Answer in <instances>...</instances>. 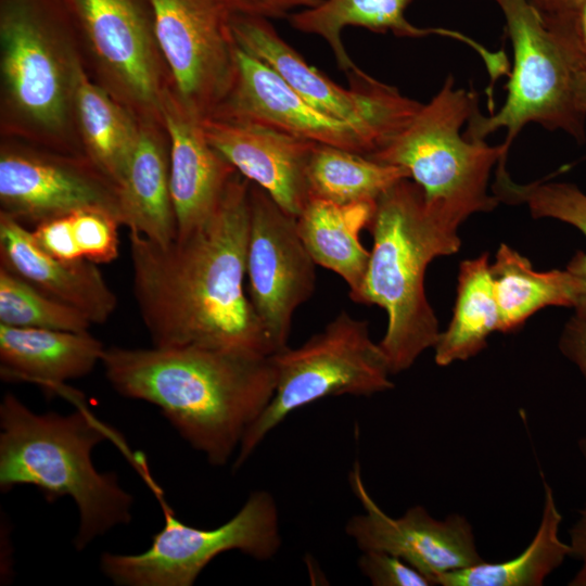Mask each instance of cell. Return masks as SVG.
<instances>
[{
	"label": "cell",
	"mask_w": 586,
	"mask_h": 586,
	"mask_svg": "<svg viewBox=\"0 0 586 586\" xmlns=\"http://www.w3.org/2000/svg\"><path fill=\"white\" fill-rule=\"evenodd\" d=\"M569 545L571 557L577 560L586 559V504L578 511L577 519L569 528Z\"/></svg>",
	"instance_id": "36"
},
{
	"label": "cell",
	"mask_w": 586,
	"mask_h": 586,
	"mask_svg": "<svg viewBox=\"0 0 586 586\" xmlns=\"http://www.w3.org/2000/svg\"><path fill=\"white\" fill-rule=\"evenodd\" d=\"M544 505L538 528L527 547L517 557L502 562L483 561L438 575L442 586H540L547 576L571 557L569 543L560 539L562 514L553 491L540 472Z\"/></svg>",
	"instance_id": "25"
},
{
	"label": "cell",
	"mask_w": 586,
	"mask_h": 586,
	"mask_svg": "<svg viewBox=\"0 0 586 586\" xmlns=\"http://www.w3.org/2000/svg\"><path fill=\"white\" fill-rule=\"evenodd\" d=\"M477 103L475 91L457 88L453 75H448L434 97L369 158L403 167L426 201L466 219L493 211L499 200L488 193V180L510 149L504 142L491 145L461 132Z\"/></svg>",
	"instance_id": "6"
},
{
	"label": "cell",
	"mask_w": 586,
	"mask_h": 586,
	"mask_svg": "<svg viewBox=\"0 0 586 586\" xmlns=\"http://www.w3.org/2000/svg\"><path fill=\"white\" fill-rule=\"evenodd\" d=\"M89 77L139 119L161 120L170 76L152 0H64Z\"/></svg>",
	"instance_id": "9"
},
{
	"label": "cell",
	"mask_w": 586,
	"mask_h": 586,
	"mask_svg": "<svg viewBox=\"0 0 586 586\" xmlns=\"http://www.w3.org/2000/svg\"><path fill=\"white\" fill-rule=\"evenodd\" d=\"M164 525L146 550L136 555L104 552L102 573L117 586H191L217 556L238 550L265 561L281 547L278 508L266 491L252 493L226 523L199 528L164 507Z\"/></svg>",
	"instance_id": "10"
},
{
	"label": "cell",
	"mask_w": 586,
	"mask_h": 586,
	"mask_svg": "<svg viewBox=\"0 0 586 586\" xmlns=\"http://www.w3.org/2000/svg\"><path fill=\"white\" fill-rule=\"evenodd\" d=\"M569 586H586V559L582 561V566L568 583Z\"/></svg>",
	"instance_id": "40"
},
{
	"label": "cell",
	"mask_w": 586,
	"mask_h": 586,
	"mask_svg": "<svg viewBox=\"0 0 586 586\" xmlns=\"http://www.w3.org/2000/svg\"><path fill=\"white\" fill-rule=\"evenodd\" d=\"M86 74L64 0H0V137L85 155L75 98Z\"/></svg>",
	"instance_id": "4"
},
{
	"label": "cell",
	"mask_w": 586,
	"mask_h": 586,
	"mask_svg": "<svg viewBox=\"0 0 586 586\" xmlns=\"http://www.w3.org/2000/svg\"><path fill=\"white\" fill-rule=\"evenodd\" d=\"M466 220L441 204L426 201L422 189L405 178L377 201L368 230L373 238L370 259L355 303L378 305L387 327L379 342L392 374L409 369L434 347L438 321L424 290L429 264L459 251Z\"/></svg>",
	"instance_id": "3"
},
{
	"label": "cell",
	"mask_w": 586,
	"mask_h": 586,
	"mask_svg": "<svg viewBox=\"0 0 586 586\" xmlns=\"http://www.w3.org/2000/svg\"><path fill=\"white\" fill-rule=\"evenodd\" d=\"M500 8L512 47L507 97L501 107L483 115L479 107L467 123L464 136L485 140L506 129L502 141L509 149L531 123L561 130L583 143L586 116L574 97L573 63L560 39L546 24L531 0H494Z\"/></svg>",
	"instance_id": "8"
},
{
	"label": "cell",
	"mask_w": 586,
	"mask_h": 586,
	"mask_svg": "<svg viewBox=\"0 0 586 586\" xmlns=\"http://www.w3.org/2000/svg\"><path fill=\"white\" fill-rule=\"evenodd\" d=\"M491 272L500 332L520 329L532 315L547 306L586 310V281L569 268L536 271L526 257L501 243Z\"/></svg>",
	"instance_id": "23"
},
{
	"label": "cell",
	"mask_w": 586,
	"mask_h": 586,
	"mask_svg": "<svg viewBox=\"0 0 586 586\" xmlns=\"http://www.w3.org/2000/svg\"><path fill=\"white\" fill-rule=\"evenodd\" d=\"M75 240L82 258L94 264H107L118 257L116 217L100 209H79L71 213Z\"/></svg>",
	"instance_id": "31"
},
{
	"label": "cell",
	"mask_w": 586,
	"mask_h": 586,
	"mask_svg": "<svg viewBox=\"0 0 586 586\" xmlns=\"http://www.w3.org/2000/svg\"><path fill=\"white\" fill-rule=\"evenodd\" d=\"M233 13L265 18L289 17L302 9L313 8L322 0H224Z\"/></svg>",
	"instance_id": "34"
},
{
	"label": "cell",
	"mask_w": 586,
	"mask_h": 586,
	"mask_svg": "<svg viewBox=\"0 0 586 586\" xmlns=\"http://www.w3.org/2000/svg\"><path fill=\"white\" fill-rule=\"evenodd\" d=\"M231 27L240 49L275 71L313 106L370 129L382 139L383 146L422 105L364 71L348 77V89L339 86L309 65L282 39L268 18L232 13Z\"/></svg>",
	"instance_id": "11"
},
{
	"label": "cell",
	"mask_w": 586,
	"mask_h": 586,
	"mask_svg": "<svg viewBox=\"0 0 586 586\" xmlns=\"http://www.w3.org/2000/svg\"><path fill=\"white\" fill-rule=\"evenodd\" d=\"M35 243L47 254L63 260L85 259L75 240L71 214L39 222L31 230Z\"/></svg>",
	"instance_id": "33"
},
{
	"label": "cell",
	"mask_w": 586,
	"mask_h": 586,
	"mask_svg": "<svg viewBox=\"0 0 586 586\" xmlns=\"http://www.w3.org/2000/svg\"><path fill=\"white\" fill-rule=\"evenodd\" d=\"M493 192L499 202L526 205L534 218H555L586 235V194L573 183L545 180L517 183L506 169V161H501L496 165ZM566 268L586 281V253L577 252Z\"/></svg>",
	"instance_id": "29"
},
{
	"label": "cell",
	"mask_w": 586,
	"mask_h": 586,
	"mask_svg": "<svg viewBox=\"0 0 586 586\" xmlns=\"http://www.w3.org/2000/svg\"><path fill=\"white\" fill-rule=\"evenodd\" d=\"M271 357L273 395L244 435L233 469L293 411L330 396H371L394 387L387 359L370 337L368 322L344 310L301 346H285Z\"/></svg>",
	"instance_id": "7"
},
{
	"label": "cell",
	"mask_w": 586,
	"mask_h": 586,
	"mask_svg": "<svg viewBox=\"0 0 586 586\" xmlns=\"http://www.w3.org/2000/svg\"><path fill=\"white\" fill-rule=\"evenodd\" d=\"M357 565L374 586H431L432 582L394 555L383 551H361Z\"/></svg>",
	"instance_id": "32"
},
{
	"label": "cell",
	"mask_w": 586,
	"mask_h": 586,
	"mask_svg": "<svg viewBox=\"0 0 586 586\" xmlns=\"http://www.w3.org/2000/svg\"><path fill=\"white\" fill-rule=\"evenodd\" d=\"M315 265L298 233L296 217L250 181V301L277 352L288 346L293 315L314 292Z\"/></svg>",
	"instance_id": "14"
},
{
	"label": "cell",
	"mask_w": 586,
	"mask_h": 586,
	"mask_svg": "<svg viewBox=\"0 0 586 586\" xmlns=\"http://www.w3.org/2000/svg\"><path fill=\"white\" fill-rule=\"evenodd\" d=\"M375 202L339 204L310 198L296 217L298 233L316 265L339 275L355 294L365 278L370 252L359 234L367 229Z\"/></svg>",
	"instance_id": "24"
},
{
	"label": "cell",
	"mask_w": 586,
	"mask_h": 586,
	"mask_svg": "<svg viewBox=\"0 0 586 586\" xmlns=\"http://www.w3.org/2000/svg\"><path fill=\"white\" fill-rule=\"evenodd\" d=\"M79 209L123 226L118 187L87 156L0 137V212L34 227Z\"/></svg>",
	"instance_id": "13"
},
{
	"label": "cell",
	"mask_w": 586,
	"mask_h": 586,
	"mask_svg": "<svg viewBox=\"0 0 586 586\" xmlns=\"http://www.w3.org/2000/svg\"><path fill=\"white\" fill-rule=\"evenodd\" d=\"M110 429L86 406L68 415L36 413L14 394L0 404V488H38L47 500L71 497L79 525L75 549L131 520L132 496L112 472H99L92 461L95 446Z\"/></svg>",
	"instance_id": "5"
},
{
	"label": "cell",
	"mask_w": 586,
	"mask_h": 586,
	"mask_svg": "<svg viewBox=\"0 0 586 586\" xmlns=\"http://www.w3.org/2000/svg\"><path fill=\"white\" fill-rule=\"evenodd\" d=\"M75 123L84 154L118 187L139 138V118L86 74L76 92Z\"/></svg>",
	"instance_id": "26"
},
{
	"label": "cell",
	"mask_w": 586,
	"mask_h": 586,
	"mask_svg": "<svg viewBox=\"0 0 586 586\" xmlns=\"http://www.w3.org/2000/svg\"><path fill=\"white\" fill-rule=\"evenodd\" d=\"M349 484L365 512L353 515L346 534L361 551H383L402 558L433 585L438 575L483 562L471 523L459 513L432 517L416 505L399 518L387 515L368 493L358 462Z\"/></svg>",
	"instance_id": "15"
},
{
	"label": "cell",
	"mask_w": 586,
	"mask_h": 586,
	"mask_svg": "<svg viewBox=\"0 0 586 586\" xmlns=\"http://www.w3.org/2000/svg\"><path fill=\"white\" fill-rule=\"evenodd\" d=\"M209 143L247 180L297 217L309 200L307 169L317 143L258 123L204 118Z\"/></svg>",
	"instance_id": "17"
},
{
	"label": "cell",
	"mask_w": 586,
	"mask_h": 586,
	"mask_svg": "<svg viewBox=\"0 0 586 586\" xmlns=\"http://www.w3.org/2000/svg\"><path fill=\"white\" fill-rule=\"evenodd\" d=\"M0 266L78 309L92 324L106 322L116 309L117 297L97 264L50 256L35 243L27 226L1 212Z\"/></svg>",
	"instance_id": "20"
},
{
	"label": "cell",
	"mask_w": 586,
	"mask_h": 586,
	"mask_svg": "<svg viewBox=\"0 0 586 586\" xmlns=\"http://www.w3.org/2000/svg\"><path fill=\"white\" fill-rule=\"evenodd\" d=\"M578 450L586 462V433L577 442Z\"/></svg>",
	"instance_id": "41"
},
{
	"label": "cell",
	"mask_w": 586,
	"mask_h": 586,
	"mask_svg": "<svg viewBox=\"0 0 586 586\" xmlns=\"http://www.w3.org/2000/svg\"><path fill=\"white\" fill-rule=\"evenodd\" d=\"M536 9L545 15L562 16L577 14L586 4V0H531Z\"/></svg>",
	"instance_id": "38"
},
{
	"label": "cell",
	"mask_w": 586,
	"mask_h": 586,
	"mask_svg": "<svg viewBox=\"0 0 586 586\" xmlns=\"http://www.w3.org/2000/svg\"><path fill=\"white\" fill-rule=\"evenodd\" d=\"M405 178L400 166L326 144H316L307 169L309 196L339 204L375 202Z\"/></svg>",
	"instance_id": "28"
},
{
	"label": "cell",
	"mask_w": 586,
	"mask_h": 586,
	"mask_svg": "<svg viewBox=\"0 0 586 586\" xmlns=\"http://www.w3.org/2000/svg\"><path fill=\"white\" fill-rule=\"evenodd\" d=\"M105 347L89 331L20 328L0 323V374L3 381L28 382L47 394L75 403L81 395L66 382L89 374L102 362Z\"/></svg>",
	"instance_id": "21"
},
{
	"label": "cell",
	"mask_w": 586,
	"mask_h": 586,
	"mask_svg": "<svg viewBox=\"0 0 586 586\" xmlns=\"http://www.w3.org/2000/svg\"><path fill=\"white\" fill-rule=\"evenodd\" d=\"M0 323L86 332L92 324L78 309L48 295L0 266Z\"/></svg>",
	"instance_id": "30"
},
{
	"label": "cell",
	"mask_w": 586,
	"mask_h": 586,
	"mask_svg": "<svg viewBox=\"0 0 586 586\" xmlns=\"http://www.w3.org/2000/svg\"><path fill=\"white\" fill-rule=\"evenodd\" d=\"M571 41L574 46L573 54L576 59L577 71L586 68V4L575 16Z\"/></svg>",
	"instance_id": "37"
},
{
	"label": "cell",
	"mask_w": 586,
	"mask_h": 586,
	"mask_svg": "<svg viewBox=\"0 0 586 586\" xmlns=\"http://www.w3.org/2000/svg\"><path fill=\"white\" fill-rule=\"evenodd\" d=\"M562 355L574 362L586 381V310H575L559 340Z\"/></svg>",
	"instance_id": "35"
},
{
	"label": "cell",
	"mask_w": 586,
	"mask_h": 586,
	"mask_svg": "<svg viewBox=\"0 0 586 586\" xmlns=\"http://www.w3.org/2000/svg\"><path fill=\"white\" fill-rule=\"evenodd\" d=\"M139 138L118 183L123 226L162 245L177 235L164 122L139 119Z\"/></svg>",
	"instance_id": "22"
},
{
	"label": "cell",
	"mask_w": 586,
	"mask_h": 586,
	"mask_svg": "<svg viewBox=\"0 0 586 586\" xmlns=\"http://www.w3.org/2000/svg\"><path fill=\"white\" fill-rule=\"evenodd\" d=\"M573 89L577 107L586 116V68L575 72Z\"/></svg>",
	"instance_id": "39"
},
{
	"label": "cell",
	"mask_w": 586,
	"mask_h": 586,
	"mask_svg": "<svg viewBox=\"0 0 586 586\" xmlns=\"http://www.w3.org/2000/svg\"><path fill=\"white\" fill-rule=\"evenodd\" d=\"M412 0H323L302 9L288 20L298 31L320 36L331 48L337 65L347 77L360 71L342 42L341 33L347 26L365 27L377 33L391 31L398 37L420 38L429 35L458 40L474 50L485 63L491 87L502 76H509L510 64L504 51H492L469 36L447 28L418 27L408 22L405 11Z\"/></svg>",
	"instance_id": "19"
},
{
	"label": "cell",
	"mask_w": 586,
	"mask_h": 586,
	"mask_svg": "<svg viewBox=\"0 0 586 586\" xmlns=\"http://www.w3.org/2000/svg\"><path fill=\"white\" fill-rule=\"evenodd\" d=\"M157 42L170 88L201 119L229 94L238 72V43L224 0H152Z\"/></svg>",
	"instance_id": "12"
},
{
	"label": "cell",
	"mask_w": 586,
	"mask_h": 586,
	"mask_svg": "<svg viewBox=\"0 0 586 586\" xmlns=\"http://www.w3.org/2000/svg\"><path fill=\"white\" fill-rule=\"evenodd\" d=\"M499 330V309L488 264V253L460 263L451 320L434 345L440 367L464 361L487 346Z\"/></svg>",
	"instance_id": "27"
},
{
	"label": "cell",
	"mask_w": 586,
	"mask_h": 586,
	"mask_svg": "<svg viewBox=\"0 0 586 586\" xmlns=\"http://www.w3.org/2000/svg\"><path fill=\"white\" fill-rule=\"evenodd\" d=\"M162 118L169 139L170 192L179 238L212 217L238 170L209 143L202 119L170 87L163 97Z\"/></svg>",
	"instance_id": "18"
},
{
	"label": "cell",
	"mask_w": 586,
	"mask_h": 586,
	"mask_svg": "<svg viewBox=\"0 0 586 586\" xmlns=\"http://www.w3.org/2000/svg\"><path fill=\"white\" fill-rule=\"evenodd\" d=\"M250 180L239 171L212 217L167 245L130 231L132 290L153 346L277 353L243 289Z\"/></svg>",
	"instance_id": "1"
},
{
	"label": "cell",
	"mask_w": 586,
	"mask_h": 586,
	"mask_svg": "<svg viewBox=\"0 0 586 586\" xmlns=\"http://www.w3.org/2000/svg\"><path fill=\"white\" fill-rule=\"evenodd\" d=\"M207 118L258 123L317 144L367 157L383 146L377 133L316 109L275 71L240 48L234 84L224 102Z\"/></svg>",
	"instance_id": "16"
},
{
	"label": "cell",
	"mask_w": 586,
	"mask_h": 586,
	"mask_svg": "<svg viewBox=\"0 0 586 586\" xmlns=\"http://www.w3.org/2000/svg\"><path fill=\"white\" fill-rule=\"evenodd\" d=\"M101 364L118 394L156 406L213 466L238 453L276 386L271 356L227 348L113 346Z\"/></svg>",
	"instance_id": "2"
}]
</instances>
